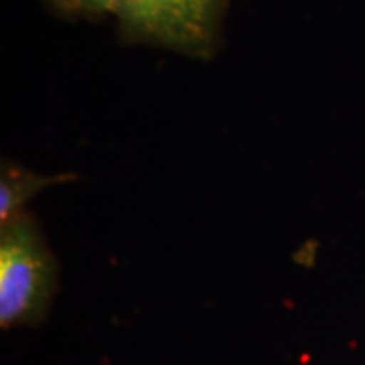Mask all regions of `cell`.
<instances>
[{
    "label": "cell",
    "mask_w": 365,
    "mask_h": 365,
    "mask_svg": "<svg viewBox=\"0 0 365 365\" xmlns=\"http://www.w3.org/2000/svg\"><path fill=\"white\" fill-rule=\"evenodd\" d=\"M225 11L227 0H112L124 39L193 57L215 51Z\"/></svg>",
    "instance_id": "6da1fadb"
},
{
    "label": "cell",
    "mask_w": 365,
    "mask_h": 365,
    "mask_svg": "<svg viewBox=\"0 0 365 365\" xmlns=\"http://www.w3.org/2000/svg\"><path fill=\"white\" fill-rule=\"evenodd\" d=\"M51 288V262L25 222L4 225L0 244V323L13 327L39 313Z\"/></svg>",
    "instance_id": "7a4b0ae2"
},
{
    "label": "cell",
    "mask_w": 365,
    "mask_h": 365,
    "mask_svg": "<svg viewBox=\"0 0 365 365\" xmlns=\"http://www.w3.org/2000/svg\"><path fill=\"white\" fill-rule=\"evenodd\" d=\"M59 13L69 16L96 19L102 14H112V0H49Z\"/></svg>",
    "instance_id": "3957f363"
}]
</instances>
